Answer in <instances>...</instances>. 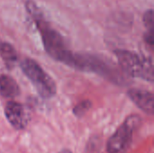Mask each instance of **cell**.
Listing matches in <instances>:
<instances>
[{
  "mask_svg": "<svg viewBox=\"0 0 154 153\" xmlns=\"http://www.w3.org/2000/svg\"><path fill=\"white\" fill-rule=\"evenodd\" d=\"M25 6L41 33L45 51L53 60L69 65L73 53L69 49L64 37L45 20L43 14L33 1L28 0Z\"/></svg>",
  "mask_w": 154,
  "mask_h": 153,
  "instance_id": "obj_1",
  "label": "cell"
},
{
  "mask_svg": "<svg viewBox=\"0 0 154 153\" xmlns=\"http://www.w3.org/2000/svg\"><path fill=\"white\" fill-rule=\"evenodd\" d=\"M115 54L124 73L133 78L153 81V61L151 57L127 50H116Z\"/></svg>",
  "mask_w": 154,
  "mask_h": 153,
  "instance_id": "obj_2",
  "label": "cell"
},
{
  "mask_svg": "<svg viewBox=\"0 0 154 153\" xmlns=\"http://www.w3.org/2000/svg\"><path fill=\"white\" fill-rule=\"evenodd\" d=\"M20 67L42 97L51 98L56 95L57 87L55 81L42 69L37 61L32 59H24Z\"/></svg>",
  "mask_w": 154,
  "mask_h": 153,
  "instance_id": "obj_3",
  "label": "cell"
},
{
  "mask_svg": "<svg viewBox=\"0 0 154 153\" xmlns=\"http://www.w3.org/2000/svg\"><path fill=\"white\" fill-rule=\"evenodd\" d=\"M68 66L83 71H93L112 78L118 75L112 62H108L104 58L92 54L73 53Z\"/></svg>",
  "mask_w": 154,
  "mask_h": 153,
  "instance_id": "obj_4",
  "label": "cell"
},
{
  "mask_svg": "<svg viewBox=\"0 0 154 153\" xmlns=\"http://www.w3.org/2000/svg\"><path fill=\"white\" fill-rule=\"evenodd\" d=\"M141 118L137 115L128 116L115 133L109 138L106 143V151L108 153H121L131 143L133 133L139 126Z\"/></svg>",
  "mask_w": 154,
  "mask_h": 153,
  "instance_id": "obj_5",
  "label": "cell"
},
{
  "mask_svg": "<svg viewBox=\"0 0 154 153\" xmlns=\"http://www.w3.org/2000/svg\"><path fill=\"white\" fill-rule=\"evenodd\" d=\"M5 115L10 124L17 129H24L30 122L31 116L27 108L21 103L11 101L5 107Z\"/></svg>",
  "mask_w": 154,
  "mask_h": 153,
  "instance_id": "obj_6",
  "label": "cell"
},
{
  "mask_svg": "<svg viewBox=\"0 0 154 153\" xmlns=\"http://www.w3.org/2000/svg\"><path fill=\"white\" fill-rule=\"evenodd\" d=\"M129 98L143 112L152 115L154 111L153 94L148 90L132 88L127 92Z\"/></svg>",
  "mask_w": 154,
  "mask_h": 153,
  "instance_id": "obj_7",
  "label": "cell"
},
{
  "mask_svg": "<svg viewBox=\"0 0 154 153\" xmlns=\"http://www.w3.org/2000/svg\"><path fill=\"white\" fill-rule=\"evenodd\" d=\"M20 94V87L15 80L7 75L0 76V96L6 98H14Z\"/></svg>",
  "mask_w": 154,
  "mask_h": 153,
  "instance_id": "obj_8",
  "label": "cell"
},
{
  "mask_svg": "<svg viewBox=\"0 0 154 153\" xmlns=\"http://www.w3.org/2000/svg\"><path fill=\"white\" fill-rule=\"evenodd\" d=\"M0 56L9 69L14 66L18 58L15 49L8 42L0 43Z\"/></svg>",
  "mask_w": 154,
  "mask_h": 153,
  "instance_id": "obj_9",
  "label": "cell"
},
{
  "mask_svg": "<svg viewBox=\"0 0 154 153\" xmlns=\"http://www.w3.org/2000/svg\"><path fill=\"white\" fill-rule=\"evenodd\" d=\"M91 106L92 103L89 100L82 101L73 108V114L78 117H81L91 108Z\"/></svg>",
  "mask_w": 154,
  "mask_h": 153,
  "instance_id": "obj_10",
  "label": "cell"
},
{
  "mask_svg": "<svg viewBox=\"0 0 154 153\" xmlns=\"http://www.w3.org/2000/svg\"><path fill=\"white\" fill-rule=\"evenodd\" d=\"M143 23L147 30H153V10H147L143 14Z\"/></svg>",
  "mask_w": 154,
  "mask_h": 153,
  "instance_id": "obj_11",
  "label": "cell"
},
{
  "mask_svg": "<svg viewBox=\"0 0 154 153\" xmlns=\"http://www.w3.org/2000/svg\"><path fill=\"white\" fill-rule=\"evenodd\" d=\"M153 30H147V32L144 34V41L145 42L150 45L151 47L153 46L154 40H153Z\"/></svg>",
  "mask_w": 154,
  "mask_h": 153,
  "instance_id": "obj_12",
  "label": "cell"
},
{
  "mask_svg": "<svg viewBox=\"0 0 154 153\" xmlns=\"http://www.w3.org/2000/svg\"><path fill=\"white\" fill-rule=\"evenodd\" d=\"M59 153H72L69 150H68V149H65V150H62V151H60Z\"/></svg>",
  "mask_w": 154,
  "mask_h": 153,
  "instance_id": "obj_13",
  "label": "cell"
}]
</instances>
